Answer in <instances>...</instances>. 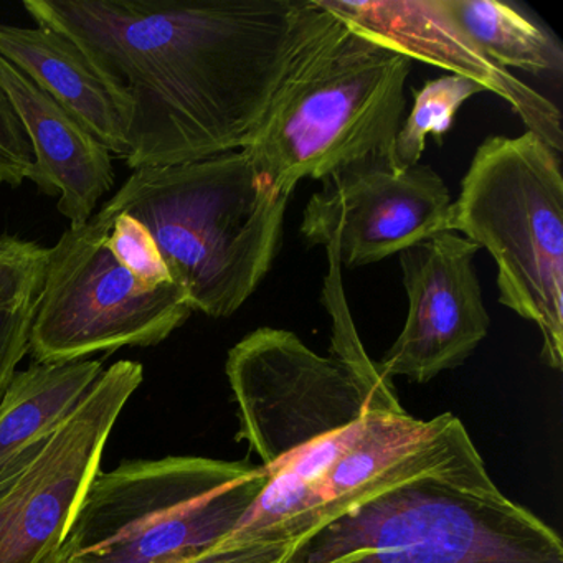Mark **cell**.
Here are the masks:
<instances>
[{
	"instance_id": "5bb4252c",
	"label": "cell",
	"mask_w": 563,
	"mask_h": 563,
	"mask_svg": "<svg viewBox=\"0 0 563 563\" xmlns=\"http://www.w3.org/2000/svg\"><path fill=\"white\" fill-rule=\"evenodd\" d=\"M0 57L51 95L108 153L128 156L126 103L71 38L42 25L0 24Z\"/></svg>"
},
{
	"instance_id": "6da1fadb",
	"label": "cell",
	"mask_w": 563,
	"mask_h": 563,
	"mask_svg": "<svg viewBox=\"0 0 563 563\" xmlns=\"http://www.w3.org/2000/svg\"><path fill=\"white\" fill-rule=\"evenodd\" d=\"M130 113L128 167L242 150L299 55L334 22L321 0H24Z\"/></svg>"
},
{
	"instance_id": "9a60e30c",
	"label": "cell",
	"mask_w": 563,
	"mask_h": 563,
	"mask_svg": "<svg viewBox=\"0 0 563 563\" xmlns=\"http://www.w3.org/2000/svg\"><path fill=\"white\" fill-rule=\"evenodd\" d=\"M103 374L101 361L34 364L15 372L0 398V466L51 437Z\"/></svg>"
},
{
	"instance_id": "d6986e66",
	"label": "cell",
	"mask_w": 563,
	"mask_h": 563,
	"mask_svg": "<svg viewBox=\"0 0 563 563\" xmlns=\"http://www.w3.org/2000/svg\"><path fill=\"white\" fill-rule=\"evenodd\" d=\"M48 249L19 236H0V305L42 288Z\"/></svg>"
},
{
	"instance_id": "44dd1931",
	"label": "cell",
	"mask_w": 563,
	"mask_h": 563,
	"mask_svg": "<svg viewBox=\"0 0 563 563\" xmlns=\"http://www.w3.org/2000/svg\"><path fill=\"white\" fill-rule=\"evenodd\" d=\"M34 166V151L27 131L0 88V183L21 187Z\"/></svg>"
},
{
	"instance_id": "d4e9b609",
	"label": "cell",
	"mask_w": 563,
	"mask_h": 563,
	"mask_svg": "<svg viewBox=\"0 0 563 563\" xmlns=\"http://www.w3.org/2000/svg\"><path fill=\"white\" fill-rule=\"evenodd\" d=\"M52 560H54V559H52ZM52 560H51V562H48V563H52Z\"/></svg>"
},
{
	"instance_id": "8fae6325",
	"label": "cell",
	"mask_w": 563,
	"mask_h": 563,
	"mask_svg": "<svg viewBox=\"0 0 563 563\" xmlns=\"http://www.w3.org/2000/svg\"><path fill=\"white\" fill-rule=\"evenodd\" d=\"M479 246L441 232L400 255L408 316L397 341L377 362L385 378L424 384L463 364L489 331L474 256Z\"/></svg>"
},
{
	"instance_id": "5b68a950",
	"label": "cell",
	"mask_w": 563,
	"mask_h": 563,
	"mask_svg": "<svg viewBox=\"0 0 563 563\" xmlns=\"http://www.w3.org/2000/svg\"><path fill=\"white\" fill-rule=\"evenodd\" d=\"M325 252L331 357L316 354L295 332L260 328L227 358V377L239 408L236 438L255 451L266 471L371 411L404 408L390 378L380 374L355 332L338 253L331 246Z\"/></svg>"
},
{
	"instance_id": "ba28073f",
	"label": "cell",
	"mask_w": 563,
	"mask_h": 563,
	"mask_svg": "<svg viewBox=\"0 0 563 563\" xmlns=\"http://www.w3.org/2000/svg\"><path fill=\"white\" fill-rule=\"evenodd\" d=\"M107 230V220L95 213L48 250L29 338L35 364L151 347L166 341L192 314L179 286L151 288L121 265L104 243Z\"/></svg>"
},
{
	"instance_id": "ac0fdd59",
	"label": "cell",
	"mask_w": 563,
	"mask_h": 563,
	"mask_svg": "<svg viewBox=\"0 0 563 563\" xmlns=\"http://www.w3.org/2000/svg\"><path fill=\"white\" fill-rule=\"evenodd\" d=\"M98 216L107 220L104 243L121 265L126 266L140 282L151 288L176 285L156 240L143 223L126 213L108 216L98 210Z\"/></svg>"
},
{
	"instance_id": "2e32d148",
	"label": "cell",
	"mask_w": 563,
	"mask_h": 563,
	"mask_svg": "<svg viewBox=\"0 0 563 563\" xmlns=\"http://www.w3.org/2000/svg\"><path fill=\"white\" fill-rule=\"evenodd\" d=\"M440 4L453 24L504 70L562 74L559 38L514 5L497 0H440Z\"/></svg>"
},
{
	"instance_id": "8992f818",
	"label": "cell",
	"mask_w": 563,
	"mask_h": 563,
	"mask_svg": "<svg viewBox=\"0 0 563 563\" xmlns=\"http://www.w3.org/2000/svg\"><path fill=\"white\" fill-rule=\"evenodd\" d=\"M268 479L246 461L167 456L98 473L58 555L70 563H187L222 542Z\"/></svg>"
},
{
	"instance_id": "cb8c5ba5",
	"label": "cell",
	"mask_w": 563,
	"mask_h": 563,
	"mask_svg": "<svg viewBox=\"0 0 563 563\" xmlns=\"http://www.w3.org/2000/svg\"><path fill=\"white\" fill-rule=\"evenodd\" d=\"M328 563H345V556H338V559L331 560V562Z\"/></svg>"
},
{
	"instance_id": "e0dca14e",
	"label": "cell",
	"mask_w": 563,
	"mask_h": 563,
	"mask_svg": "<svg viewBox=\"0 0 563 563\" xmlns=\"http://www.w3.org/2000/svg\"><path fill=\"white\" fill-rule=\"evenodd\" d=\"M483 91L486 90L481 85L451 74L427 81L421 90L413 91V108L407 120L401 121L395 140V167L405 170L418 166L430 134L441 146L461 104Z\"/></svg>"
},
{
	"instance_id": "ffe728a7",
	"label": "cell",
	"mask_w": 563,
	"mask_h": 563,
	"mask_svg": "<svg viewBox=\"0 0 563 563\" xmlns=\"http://www.w3.org/2000/svg\"><path fill=\"white\" fill-rule=\"evenodd\" d=\"M41 288L0 305V398L29 354V338L37 314Z\"/></svg>"
},
{
	"instance_id": "4fadbf2b",
	"label": "cell",
	"mask_w": 563,
	"mask_h": 563,
	"mask_svg": "<svg viewBox=\"0 0 563 563\" xmlns=\"http://www.w3.org/2000/svg\"><path fill=\"white\" fill-rule=\"evenodd\" d=\"M0 88L31 140L34 166L29 180L41 192L60 197L57 209L70 229L85 225L113 187L111 154L51 95L2 57Z\"/></svg>"
},
{
	"instance_id": "52a82bcc",
	"label": "cell",
	"mask_w": 563,
	"mask_h": 563,
	"mask_svg": "<svg viewBox=\"0 0 563 563\" xmlns=\"http://www.w3.org/2000/svg\"><path fill=\"white\" fill-rule=\"evenodd\" d=\"M451 232L486 249L500 305L537 325L542 358L563 364V177L536 134L487 137L453 200Z\"/></svg>"
},
{
	"instance_id": "3957f363",
	"label": "cell",
	"mask_w": 563,
	"mask_h": 563,
	"mask_svg": "<svg viewBox=\"0 0 563 563\" xmlns=\"http://www.w3.org/2000/svg\"><path fill=\"white\" fill-rule=\"evenodd\" d=\"M410 70V58L335 18L289 68L242 151L285 196L302 179L394 161Z\"/></svg>"
},
{
	"instance_id": "603a6c76",
	"label": "cell",
	"mask_w": 563,
	"mask_h": 563,
	"mask_svg": "<svg viewBox=\"0 0 563 563\" xmlns=\"http://www.w3.org/2000/svg\"><path fill=\"white\" fill-rule=\"evenodd\" d=\"M52 563H70V562H67V560L62 559V556L58 555V553H57V555L54 556V560H52Z\"/></svg>"
},
{
	"instance_id": "30bf717a",
	"label": "cell",
	"mask_w": 563,
	"mask_h": 563,
	"mask_svg": "<svg viewBox=\"0 0 563 563\" xmlns=\"http://www.w3.org/2000/svg\"><path fill=\"white\" fill-rule=\"evenodd\" d=\"M322 183L306 206L301 235L331 245L342 266L372 265L451 232L453 199L431 167L400 170L390 157H372Z\"/></svg>"
},
{
	"instance_id": "7a4b0ae2",
	"label": "cell",
	"mask_w": 563,
	"mask_h": 563,
	"mask_svg": "<svg viewBox=\"0 0 563 563\" xmlns=\"http://www.w3.org/2000/svg\"><path fill=\"white\" fill-rule=\"evenodd\" d=\"M288 200L239 150L134 170L100 210L146 227L194 311L229 318L272 269Z\"/></svg>"
},
{
	"instance_id": "9c48e42d",
	"label": "cell",
	"mask_w": 563,
	"mask_h": 563,
	"mask_svg": "<svg viewBox=\"0 0 563 563\" xmlns=\"http://www.w3.org/2000/svg\"><path fill=\"white\" fill-rule=\"evenodd\" d=\"M144 380L140 362L103 371L77 410L0 466V563H48L67 539L108 438Z\"/></svg>"
},
{
	"instance_id": "277c9868",
	"label": "cell",
	"mask_w": 563,
	"mask_h": 563,
	"mask_svg": "<svg viewBox=\"0 0 563 563\" xmlns=\"http://www.w3.org/2000/svg\"><path fill=\"white\" fill-rule=\"evenodd\" d=\"M563 563L559 533L484 461L398 484L292 547L285 563Z\"/></svg>"
},
{
	"instance_id": "7c38bea8",
	"label": "cell",
	"mask_w": 563,
	"mask_h": 563,
	"mask_svg": "<svg viewBox=\"0 0 563 563\" xmlns=\"http://www.w3.org/2000/svg\"><path fill=\"white\" fill-rule=\"evenodd\" d=\"M321 4L372 41L400 52L410 60L417 58L450 70L451 75L467 78L503 98L529 133L562 154L559 108L489 60L448 18L440 0H321Z\"/></svg>"
},
{
	"instance_id": "7402d4cb",
	"label": "cell",
	"mask_w": 563,
	"mask_h": 563,
	"mask_svg": "<svg viewBox=\"0 0 563 563\" xmlns=\"http://www.w3.org/2000/svg\"><path fill=\"white\" fill-rule=\"evenodd\" d=\"M292 543L272 542L235 549H210L187 563H285Z\"/></svg>"
}]
</instances>
